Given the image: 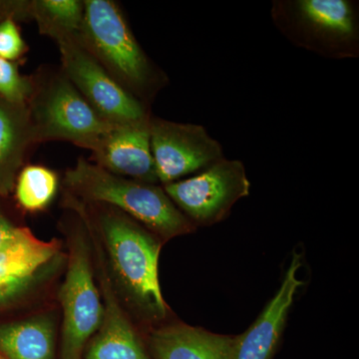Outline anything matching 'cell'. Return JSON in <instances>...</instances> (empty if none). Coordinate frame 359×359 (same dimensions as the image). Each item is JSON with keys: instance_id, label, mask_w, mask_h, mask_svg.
<instances>
[{"instance_id": "obj_1", "label": "cell", "mask_w": 359, "mask_h": 359, "mask_svg": "<svg viewBox=\"0 0 359 359\" xmlns=\"http://www.w3.org/2000/svg\"><path fill=\"white\" fill-rule=\"evenodd\" d=\"M63 182L72 197L115 208L163 238L185 235L195 229L164 189L116 176L83 158L65 172Z\"/></svg>"}, {"instance_id": "obj_2", "label": "cell", "mask_w": 359, "mask_h": 359, "mask_svg": "<svg viewBox=\"0 0 359 359\" xmlns=\"http://www.w3.org/2000/svg\"><path fill=\"white\" fill-rule=\"evenodd\" d=\"M79 42L123 88L145 104L164 84L135 39L118 4L111 0H84Z\"/></svg>"}, {"instance_id": "obj_3", "label": "cell", "mask_w": 359, "mask_h": 359, "mask_svg": "<svg viewBox=\"0 0 359 359\" xmlns=\"http://www.w3.org/2000/svg\"><path fill=\"white\" fill-rule=\"evenodd\" d=\"M103 205L97 223L116 275L142 313L151 320H163L167 306L158 278L159 241L124 212Z\"/></svg>"}, {"instance_id": "obj_4", "label": "cell", "mask_w": 359, "mask_h": 359, "mask_svg": "<svg viewBox=\"0 0 359 359\" xmlns=\"http://www.w3.org/2000/svg\"><path fill=\"white\" fill-rule=\"evenodd\" d=\"M32 77L34 89L27 107L34 144L67 141L91 150L114 127L97 114L61 68Z\"/></svg>"}, {"instance_id": "obj_5", "label": "cell", "mask_w": 359, "mask_h": 359, "mask_svg": "<svg viewBox=\"0 0 359 359\" xmlns=\"http://www.w3.org/2000/svg\"><path fill=\"white\" fill-rule=\"evenodd\" d=\"M276 25L292 42L332 58L354 57L358 26L354 6L346 0L276 2Z\"/></svg>"}, {"instance_id": "obj_6", "label": "cell", "mask_w": 359, "mask_h": 359, "mask_svg": "<svg viewBox=\"0 0 359 359\" xmlns=\"http://www.w3.org/2000/svg\"><path fill=\"white\" fill-rule=\"evenodd\" d=\"M244 164L222 159L192 178L167 184L164 191L191 223L209 226L226 218L231 207L249 196Z\"/></svg>"}, {"instance_id": "obj_7", "label": "cell", "mask_w": 359, "mask_h": 359, "mask_svg": "<svg viewBox=\"0 0 359 359\" xmlns=\"http://www.w3.org/2000/svg\"><path fill=\"white\" fill-rule=\"evenodd\" d=\"M59 299L63 309L61 359H81L91 335L98 330L103 304L94 282L89 245L83 233L75 236Z\"/></svg>"}, {"instance_id": "obj_8", "label": "cell", "mask_w": 359, "mask_h": 359, "mask_svg": "<svg viewBox=\"0 0 359 359\" xmlns=\"http://www.w3.org/2000/svg\"><path fill=\"white\" fill-rule=\"evenodd\" d=\"M57 45L61 70L103 120L113 126H120L151 117L145 104L110 76L79 40H65Z\"/></svg>"}, {"instance_id": "obj_9", "label": "cell", "mask_w": 359, "mask_h": 359, "mask_svg": "<svg viewBox=\"0 0 359 359\" xmlns=\"http://www.w3.org/2000/svg\"><path fill=\"white\" fill-rule=\"evenodd\" d=\"M150 140L158 182L167 184L204 171L223 159V149L201 125L152 117Z\"/></svg>"}, {"instance_id": "obj_10", "label": "cell", "mask_w": 359, "mask_h": 359, "mask_svg": "<svg viewBox=\"0 0 359 359\" xmlns=\"http://www.w3.org/2000/svg\"><path fill=\"white\" fill-rule=\"evenodd\" d=\"M150 119L112 127L90 150L94 164L116 176L157 183L151 150Z\"/></svg>"}, {"instance_id": "obj_11", "label": "cell", "mask_w": 359, "mask_h": 359, "mask_svg": "<svg viewBox=\"0 0 359 359\" xmlns=\"http://www.w3.org/2000/svg\"><path fill=\"white\" fill-rule=\"evenodd\" d=\"M301 266V255L294 252L280 290L254 325L236 337L233 359L271 358L280 341L294 295L302 285V280L297 278Z\"/></svg>"}, {"instance_id": "obj_12", "label": "cell", "mask_w": 359, "mask_h": 359, "mask_svg": "<svg viewBox=\"0 0 359 359\" xmlns=\"http://www.w3.org/2000/svg\"><path fill=\"white\" fill-rule=\"evenodd\" d=\"M236 337L177 323L154 330L150 348L154 359H233Z\"/></svg>"}, {"instance_id": "obj_13", "label": "cell", "mask_w": 359, "mask_h": 359, "mask_svg": "<svg viewBox=\"0 0 359 359\" xmlns=\"http://www.w3.org/2000/svg\"><path fill=\"white\" fill-rule=\"evenodd\" d=\"M104 306L98 334L87 349L86 359H152L142 346L138 335L123 313L109 280L101 276Z\"/></svg>"}, {"instance_id": "obj_14", "label": "cell", "mask_w": 359, "mask_h": 359, "mask_svg": "<svg viewBox=\"0 0 359 359\" xmlns=\"http://www.w3.org/2000/svg\"><path fill=\"white\" fill-rule=\"evenodd\" d=\"M34 145L27 105L0 98V194L13 188L28 149Z\"/></svg>"}, {"instance_id": "obj_15", "label": "cell", "mask_w": 359, "mask_h": 359, "mask_svg": "<svg viewBox=\"0 0 359 359\" xmlns=\"http://www.w3.org/2000/svg\"><path fill=\"white\" fill-rule=\"evenodd\" d=\"M0 355L6 359H54V327L45 316L0 325Z\"/></svg>"}, {"instance_id": "obj_16", "label": "cell", "mask_w": 359, "mask_h": 359, "mask_svg": "<svg viewBox=\"0 0 359 359\" xmlns=\"http://www.w3.org/2000/svg\"><path fill=\"white\" fill-rule=\"evenodd\" d=\"M57 252V243L44 242L27 228H18L13 237L0 248V278L36 275Z\"/></svg>"}, {"instance_id": "obj_17", "label": "cell", "mask_w": 359, "mask_h": 359, "mask_svg": "<svg viewBox=\"0 0 359 359\" xmlns=\"http://www.w3.org/2000/svg\"><path fill=\"white\" fill-rule=\"evenodd\" d=\"M29 18L36 22L39 32L56 43L79 40L84 18L81 0H32Z\"/></svg>"}, {"instance_id": "obj_18", "label": "cell", "mask_w": 359, "mask_h": 359, "mask_svg": "<svg viewBox=\"0 0 359 359\" xmlns=\"http://www.w3.org/2000/svg\"><path fill=\"white\" fill-rule=\"evenodd\" d=\"M58 175L41 165H28L16 177L15 199L26 212L43 211L55 198Z\"/></svg>"}, {"instance_id": "obj_19", "label": "cell", "mask_w": 359, "mask_h": 359, "mask_svg": "<svg viewBox=\"0 0 359 359\" xmlns=\"http://www.w3.org/2000/svg\"><path fill=\"white\" fill-rule=\"evenodd\" d=\"M33 89L32 76L21 74L18 63L0 58V98L9 103L27 105Z\"/></svg>"}, {"instance_id": "obj_20", "label": "cell", "mask_w": 359, "mask_h": 359, "mask_svg": "<svg viewBox=\"0 0 359 359\" xmlns=\"http://www.w3.org/2000/svg\"><path fill=\"white\" fill-rule=\"evenodd\" d=\"M27 43L13 16L0 20V58L18 63L27 53Z\"/></svg>"}, {"instance_id": "obj_21", "label": "cell", "mask_w": 359, "mask_h": 359, "mask_svg": "<svg viewBox=\"0 0 359 359\" xmlns=\"http://www.w3.org/2000/svg\"><path fill=\"white\" fill-rule=\"evenodd\" d=\"M36 275L23 278H0V306L26 292L36 280Z\"/></svg>"}, {"instance_id": "obj_22", "label": "cell", "mask_w": 359, "mask_h": 359, "mask_svg": "<svg viewBox=\"0 0 359 359\" xmlns=\"http://www.w3.org/2000/svg\"><path fill=\"white\" fill-rule=\"evenodd\" d=\"M13 16L16 20L29 18V1H0V20Z\"/></svg>"}, {"instance_id": "obj_23", "label": "cell", "mask_w": 359, "mask_h": 359, "mask_svg": "<svg viewBox=\"0 0 359 359\" xmlns=\"http://www.w3.org/2000/svg\"><path fill=\"white\" fill-rule=\"evenodd\" d=\"M16 229L18 228L6 218L0 210V248L13 237Z\"/></svg>"}, {"instance_id": "obj_24", "label": "cell", "mask_w": 359, "mask_h": 359, "mask_svg": "<svg viewBox=\"0 0 359 359\" xmlns=\"http://www.w3.org/2000/svg\"><path fill=\"white\" fill-rule=\"evenodd\" d=\"M0 359H6L4 358V356L0 355Z\"/></svg>"}]
</instances>
